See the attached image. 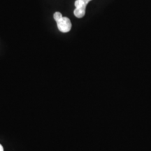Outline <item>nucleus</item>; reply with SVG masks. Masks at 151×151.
<instances>
[{
  "instance_id": "nucleus-2",
  "label": "nucleus",
  "mask_w": 151,
  "mask_h": 151,
  "mask_svg": "<svg viewBox=\"0 0 151 151\" xmlns=\"http://www.w3.org/2000/svg\"><path fill=\"white\" fill-rule=\"evenodd\" d=\"M75 10L73 11V14L78 18H82L86 14V9L87 4H85L81 0H76L75 3Z\"/></svg>"
},
{
  "instance_id": "nucleus-3",
  "label": "nucleus",
  "mask_w": 151,
  "mask_h": 151,
  "mask_svg": "<svg viewBox=\"0 0 151 151\" xmlns=\"http://www.w3.org/2000/svg\"><path fill=\"white\" fill-rule=\"evenodd\" d=\"M81 1H83V2H84L85 4H86L88 5V4L89 3L90 1H92V0H81Z\"/></svg>"
},
{
  "instance_id": "nucleus-4",
  "label": "nucleus",
  "mask_w": 151,
  "mask_h": 151,
  "mask_svg": "<svg viewBox=\"0 0 151 151\" xmlns=\"http://www.w3.org/2000/svg\"><path fill=\"white\" fill-rule=\"evenodd\" d=\"M0 151H4V148L1 144H0Z\"/></svg>"
},
{
  "instance_id": "nucleus-1",
  "label": "nucleus",
  "mask_w": 151,
  "mask_h": 151,
  "mask_svg": "<svg viewBox=\"0 0 151 151\" xmlns=\"http://www.w3.org/2000/svg\"><path fill=\"white\" fill-rule=\"evenodd\" d=\"M53 18L57 22L58 29L63 33H67L71 29V20L67 17H63L61 13L56 12L53 15Z\"/></svg>"
}]
</instances>
